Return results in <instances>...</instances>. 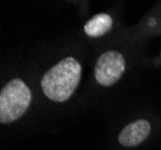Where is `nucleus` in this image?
Here are the masks:
<instances>
[{
	"label": "nucleus",
	"instance_id": "2",
	"mask_svg": "<svg viewBox=\"0 0 161 150\" xmlns=\"http://www.w3.org/2000/svg\"><path fill=\"white\" fill-rule=\"evenodd\" d=\"M31 102V91L19 78L5 84L0 93V123L10 124L19 119Z\"/></svg>",
	"mask_w": 161,
	"mask_h": 150
},
{
	"label": "nucleus",
	"instance_id": "1",
	"mask_svg": "<svg viewBox=\"0 0 161 150\" xmlns=\"http://www.w3.org/2000/svg\"><path fill=\"white\" fill-rule=\"evenodd\" d=\"M80 75V64L75 58L67 56L46 71L41 79V89L49 100L65 102L78 87Z\"/></svg>",
	"mask_w": 161,
	"mask_h": 150
},
{
	"label": "nucleus",
	"instance_id": "4",
	"mask_svg": "<svg viewBox=\"0 0 161 150\" xmlns=\"http://www.w3.org/2000/svg\"><path fill=\"white\" fill-rule=\"evenodd\" d=\"M150 124L144 119L136 120L134 123H130L121 130L119 133L118 141L123 147L132 148L136 145H140L142 142H144L150 135Z\"/></svg>",
	"mask_w": 161,
	"mask_h": 150
},
{
	"label": "nucleus",
	"instance_id": "3",
	"mask_svg": "<svg viewBox=\"0 0 161 150\" xmlns=\"http://www.w3.org/2000/svg\"><path fill=\"white\" fill-rule=\"evenodd\" d=\"M125 71V59L117 51H107L99 56L94 68L95 79L102 87H111Z\"/></svg>",
	"mask_w": 161,
	"mask_h": 150
},
{
	"label": "nucleus",
	"instance_id": "5",
	"mask_svg": "<svg viewBox=\"0 0 161 150\" xmlns=\"http://www.w3.org/2000/svg\"><path fill=\"white\" fill-rule=\"evenodd\" d=\"M113 19L107 13H97L84 24V33L90 37H100L112 29Z\"/></svg>",
	"mask_w": 161,
	"mask_h": 150
}]
</instances>
